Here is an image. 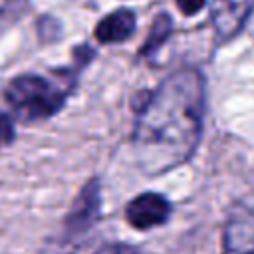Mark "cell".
I'll use <instances>...</instances> for the list:
<instances>
[{
  "label": "cell",
  "instance_id": "1",
  "mask_svg": "<svg viewBox=\"0 0 254 254\" xmlns=\"http://www.w3.org/2000/svg\"><path fill=\"white\" fill-rule=\"evenodd\" d=\"M204 101V77L189 67L141 95L131 143L145 175H165L194 155L202 137Z\"/></svg>",
  "mask_w": 254,
  "mask_h": 254
},
{
  "label": "cell",
  "instance_id": "2",
  "mask_svg": "<svg viewBox=\"0 0 254 254\" xmlns=\"http://www.w3.org/2000/svg\"><path fill=\"white\" fill-rule=\"evenodd\" d=\"M69 87H64L38 73H22L14 77L6 89L4 99L22 121H42L56 115L65 99Z\"/></svg>",
  "mask_w": 254,
  "mask_h": 254
},
{
  "label": "cell",
  "instance_id": "3",
  "mask_svg": "<svg viewBox=\"0 0 254 254\" xmlns=\"http://www.w3.org/2000/svg\"><path fill=\"white\" fill-rule=\"evenodd\" d=\"M101 214V187L99 179H89L81 190L77 192L75 200L71 202L64 224H62V242L73 244L81 240L99 220Z\"/></svg>",
  "mask_w": 254,
  "mask_h": 254
},
{
  "label": "cell",
  "instance_id": "4",
  "mask_svg": "<svg viewBox=\"0 0 254 254\" xmlns=\"http://www.w3.org/2000/svg\"><path fill=\"white\" fill-rule=\"evenodd\" d=\"M222 254H254V210L236 204L224 222Z\"/></svg>",
  "mask_w": 254,
  "mask_h": 254
},
{
  "label": "cell",
  "instance_id": "5",
  "mask_svg": "<svg viewBox=\"0 0 254 254\" xmlns=\"http://www.w3.org/2000/svg\"><path fill=\"white\" fill-rule=\"evenodd\" d=\"M171 202L159 192H141L125 206L127 222L137 230H149L161 226L171 216Z\"/></svg>",
  "mask_w": 254,
  "mask_h": 254
},
{
  "label": "cell",
  "instance_id": "6",
  "mask_svg": "<svg viewBox=\"0 0 254 254\" xmlns=\"http://www.w3.org/2000/svg\"><path fill=\"white\" fill-rule=\"evenodd\" d=\"M252 0H216L214 2V28L220 38H230L242 26L250 12Z\"/></svg>",
  "mask_w": 254,
  "mask_h": 254
},
{
  "label": "cell",
  "instance_id": "7",
  "mask_svg": "<svg viewBox=\"0 0 254 254\" xmlns=\"http://www.w3.org/2000/svg\"><path fill=\"white\" fill-rule=\"evenodd\" d=\"M135 30V14L127 8L107 14L95 26V38L101 44H119L127 40Z\"/></svg>",
  "mask_w": 254,
  "mask_h": 254
},
{
  "label": "cell",
  "instance_id": "8",
  "mask_svg": "<svg viewBox=\"0 0 254 254\" xmlns=\"http://www.w3.org/2000/svg\"><path fill=\"white\" fill-rule=\"evenodd\" d=\"M169 32H171V20H169V16L157 18L155 24H153V28H151V34L147 38V44L141 48V54L149 56L155 50H159V46L165 42V38L169 36Z\"/></svg>",
  "mask_w": 254,
  "mask_h": 254
},
{
  "label": "cell",
  "instance_id": "9",
  "mask_svg": "<svg viewBox=\"0 0 254 254\" xmlns=\"http://www.w3.org/2000/svg\"><path fill=\"white\" fill-rule=\"evenodd\" d=\"M14 135H16V131H14L12 117L8 113L0 111V149L6 147V145H10L14 141Z\"/></svg>",
  "mask_w": 254,
  "mask_h": 254
},
{
  "label": "cell",
  "instance_id": "10",
  "mask_svg": "<svg viewBox=\"0 0 254 254\" xmlns=\"http://www.w3.org/2000/svg\"><path fill=\"white\" fill-rule=\"evenodd\" d=\"M95 254H139V250L125 242H107Z\"/></svg>",
  "mask_w": 254,
  "mask_h": 254
},
{
  "label": "cell",
  "instance_id": "11",
  "mask_svg": "<svg viewBox=\"0 0 254 254\" xmlns=\"http://www.w3.org/2000/svg\"><path fill=\"white\" fill-rule=\"evenodd\" d=\"M204 2L206 0H177V6H179V10L185 16H192V14H196V12L202 10Z\"/></svg>",
  "mask_w": 254,
  "mask_h": 254
}]
</instances>
